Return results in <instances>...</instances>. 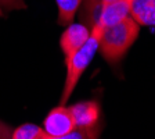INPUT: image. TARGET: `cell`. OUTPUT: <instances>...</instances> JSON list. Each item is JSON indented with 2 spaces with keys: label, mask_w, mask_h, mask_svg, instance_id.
<instances>
[{
  "label": "cell",
  "mask_w": 155,
  "mask_h": 139,
  "mask_svg": "<svg viewBox=\"0 0 155 139\" xmlns=\"http://www.w3.org/2000/svg\"><path fill=\"white\" fill-rule=\"evenodd\" d=\"M68 107L71 110L75 127H96L101 124V107L96 100L78 102Z\"/></svg>",
  "instance_id": "cell-5"
},
{
  "label": "cell",
  "mask_w": 155,
  "mask_h": 139,
  "mask_svg": "<svg viewBox=\"0 0 155 139\" xmlns=\"http://www.w3.org/2000/svg\"><path fill=\"white\" fill-rule=\"evenodd\" d=\"M11 132H13L11 128H8L6 124L0 123V138H11Z\"/></svg>",
  "instance_id": "cell-12"
},
{
  "label": "cell",
  "mask_w": 155,
  "mask_h": 139,
  "mask_svg": "<svg viewBox=\"0 0 155 139\" xmlns=\"http://www.w3.org/2000/svg\"><path fill=\"white\" fill-rule=\"evenodd\" d=\"M90 33L91 29L83 23H71L69 25H67L60 38V47L65 58L74 54L79 47H82L89 39Z\"/></svg>",
  "instance_id": "cell-4"
},
{
  "label": "cell",
  "mask_w": 155,
  "mask_h": 139,
  "mask_svg": "<svg viewBox=\"0 0 155 139\" xmlns=\"http://www.w3.org/2000/svg\"><path fill=\"white\" fill-rule=\"evenodd\" d=\"M11 138L13 139H48V135L43 130V127L26 123L14 128L13 132H11Z\"/></svg>",
  "instance_id": "cell-9"
},
{
  "label": "cell",
  "mask_w": 155,
  "mask_h": 139,
  "mask_svg": "<svg viewBox=\"0 0 155 139\" xmlns=\"http://www.w3.org/2000/svg\"><path fill=\"white\" fill-rule=\"evenodd\" d=\"M74 127V118L67 104L54 107L43 121V130L47 132L48 139H62Z\"/></svg>",
  "instance_id": "cell-3"
},
{
  "label": "cell",
  "mask_w": 155,
  "mask_h": 139,
  "mask_svg": "<svg viewBox=\"0 0 155 139\" xmlns=\"http://www.w3.org/2000/svg\"><path fill=\"white\" fill-rule=\"evenodd\" d=\"M103 127H74L62 139H96L101 135Z\"/></svg>",
  "instance_id": "cell-10"
},
{
  "label": "cell",
  "mask_w": 155,
  "mask_h": 139,
  "mask_svg": "<svg viewBox=\"0 0 155 139\" xmlns=\"http://www.w3.org/2000/svg\"><path fill=\"white\" fill-rule=\"evenodd\" d=\"M26 4L24 0H0V16H3L4 11H13V10H22Z\"/></svg>",
  "instance_id": "cell-11"
},
{
  "label": "cell",
  "mask_w": 155,
  "mask_h": 139,
  "mask_svg": "<svg viewBox=\"0 0 155 139\" xmlns=\"http://www.w3.org/2000/svg\"><path fill=\"white\" fill-rule=\"evenodd\" d=\"M93 2H98V3H105V2H110V0H93Z\"/></svg>",
  "instance_id": "cell-13"
},
{
  "label": "cell",
  "mask_w": 155,
  "mask_h": 139,
  "mask_svg": "<svg viewBox=\"0 0 155 139\" xmlns=\"http://www.w3.org/2000/svg\"><path fill=\"white\" fill-rule=\"evenodd\" d=\"M101 25H96L91 29V33L82 47H79L74 54L65 58V67H67V75H65L64 89L61 93L60 104H67L69 97L72 96L75 88H76L79 79L82 78L83 72L93 61L96 53L98 52V39L101 33Z\"/></svg>",
  "instance_id": "cell-2"
},
{
  "label": "cell",
  "mask_w": 155,
  "mask_h": 139,
  "mask_svg": "<svg viewBox=\"0 0 155 139\" xmlns=\"http://www.w3.org/2000/svg\"><path fill=\"white\" fill-rule=\"evenodd\" d=\"M140 33V25L132 17L118 24L103 26L98 39V52L110 65H116L129 52Z\"/></svg>",
  "instance_id": "cell-1"
},
{
  "label": "cell",
  "mask_w": 155,
  "mask_h": 139,
  "mask_svg": "<svg viewBox=\"0 0 155 139\" xmlns=\"http://www.w3.org/2000/svg\"><path fill=\"white\" fill-rule=\"evenodd\" d=\"M83 0H55L57 3V23L58 25H69L71 23H74V18L76 16V13L79 11Z\"/></svg>",
  "instance_id": "cell-8"
},
{
  "label": "cell",
  "mask_w": 155,
  "mask_h": 139,
  "mask_svg": "<svg viewBox=\"0 0 155 139\" xmlns=\"http://www.w3.org/2000/svg\"><path fill=\"white\" fill-rule=\"evenodd\" d=\"M130 16L129 0H110L103 3L98 25L110 26L118 24Z\"/></svg>",
  "instance_id": "cell-6"
},
{
  "label": "cell",
  "mask_w": 155,
  "mask_h": 139,
  "mask_svg": "<svg viewBox=\"0 0 155 139\" xmlns=\"http://www.w3.org/2000/svg\"><path fill=\"white\" fill-rule=\"evenodd\" d=\"M130 17L140 26H155V0H129Z\"/></svg>",
  "instance_id": "cell-7"
}]
</instances>
